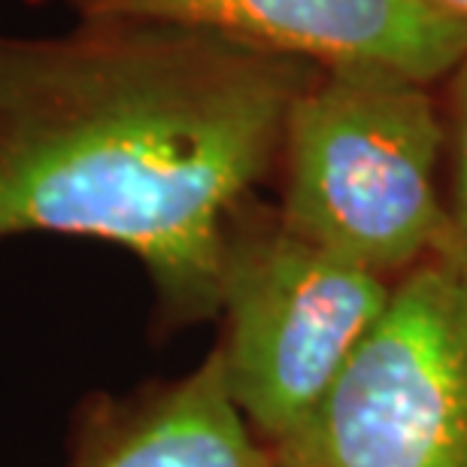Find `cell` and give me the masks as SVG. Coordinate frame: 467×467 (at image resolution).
<instances>
[{
	"instance_id": "6",
	"label": "cell",
	"mask_w": 467,
	"mask_h": 467,
	"mask_svg": "<svg viewBox=\"0 0 467 467\" xmlns=\"http://www.w3.org/2000/svg\"><path fill=\"white\" fill-rule=\"evenodd\" d=\"M70 467H279L234 407L216 349L192 373L125 400H95Z\"/></svg>"
},
{
	"instance_id": "7",
	"label": "cell",
	"mask_w": 467,
	"mask_h": 467,
	"mask_svg": "<svg viewBox=\"0 0 467 467\" xmlns=\"http://www.w3.org/2000/svg\"><path fill=\"white\" fill-rule=\"evenodd\" d=\"M452 130H455V207L452 225L467 255V58L452 70Z\"/></svg>"
},
{
	"instance_id": "2",
	"label": "cell",
	"mask_w": 467,
	"mask_h": 467,
	"mask_svg": "<svg viewBox=\"0 0 467 467\" xmlns=\"http://www.w3.org/2000/svg\"><path fill=\"white\" fill-rule=\"evenodd\" d=\"M441 146L425 82L391 70H328L288 109L279 222L382 276L464 252L437 194Z\"/></svg>"
},
{
	"instance_id": "3",
	"label": "cell",
	"mask_w": 467,
	"mask_h": 467,
	"mask_svg": "<svg viewBox=\"0 0 467 467\" xmlns=\"http://www.w3.org/2000/svg\"><path fill=\"white\" fill-rule=\"evenodd\" d=\"M270 450L279 467H467L464 252L391 288L322 404Z\"/></svg>"
},
{
	"instance_id": "1",
	"label": "cell",
	"mask_w": 467,
	"mask_h": 467,
	"mask_svg": "<svg viewBox=\"0 0 467 467\" xmlns=\"http://www.w3.org/2000/svg\"><path fill=\"white\" fill-rule=\"evenodd\" d=\"M306 70L137 18L0 34V240L109 243L146 267L173 322L210 319L243 201L283 152Z\"/></svg>"
},
{
	"instance_id": "8",
	"label": "cell",
	"mask_w": 467,
	"mask_h": 467,
	"mask_svg": "<svg viewBox=\"0 0 467 467\" xmlns=\"http://www.w3.org/2000/svg\"><path fill=\"white\" fill-rule=\"evenodd\" d=\"M428 4L437 6L441 13L452 16V18H459V22L467 25V0H428Z\"/></svg>"
},
{
	"instance_id": "4",
	"label": "cell",
	"mask_w": 467,
	"mask_h": 467,
	"mask_svg": "<svg viewBox=\"0 0 467 467\" xmlns=\"http://www.w3.org/2000/svg\"><path fill=\"white\" fill-rule=\"evenodd\" d=\"M377 270L279 222H237L219 288L225 334L216 355L228 395L267 446L292 437L322 404L386 310Z\"/></svg>"
},
{
	"instance_id": "5",
	"label": "cell",
	"mask_w": 467,
	"mask_h": 467,
	"mask_svg": "<svg viewBox=\"0 0 467 467\" xmlns=\"http://www.w3.org/2000/svg\"><path fill=\"white\" fill-rule=\"evenodd\" d=\"M82 16L213 31L328 70H391L416 82L467 58V25L428 0H73Z\"/></svg>"
}]
</instances>
